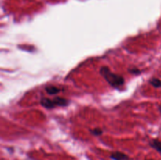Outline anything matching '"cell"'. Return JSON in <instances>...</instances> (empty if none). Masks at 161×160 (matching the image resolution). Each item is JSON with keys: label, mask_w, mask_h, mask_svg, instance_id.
<instances>
[{"label": "cell", "mask_w": 161, "mask_h": 160, "mask_svg": "<svg viewBox=\"0 0 161 160\" xmlns=\"http://www.w3.org/2000/svg\"><path fill=\"white\" fill-rule=\"evenodd\" d=\"M40 104L42 107L50 109L53 108L57 106V98H55L53 99H49V98H42L40 101Z\"/></svg>", "instance_id": "7a4b0ae2"}, {"label": "cell", "mask_w": 161, "mask_h": 160, "mask_svg": "<svg viewBox=\"0 0 161 160\" xmlns=\"http://www.w3.org/2000/svg\"><path fill=\"white\" fill-rule=\"evenodd\" d=\"M150 84L152 85V87H156V88H159L161 87V80L156 78H153V79H150Z\"/></svg>", "instance_id": "8992f818"}, {"label": "cell", "mask_w": 161, "mask_h": 160, "mask_svg": "<svg viewBox=\"0 0 161 160\" xmlns=\"http://www.w3.org/2000/svg\"><path fill=\"white\" fill-rule=\"evenodd\" d=\"M130 72L132 74H139L140 71L138 69H132V70H130Z\"/></svg>", "instance_id": "ba28073f"}, {"label": "cell", "mask_w": 161, "mask_h": 160, "mask_svg": "<svg viewBox=\"0 0 161 160\" xmlns=\"http://www.w3.org/2000/svg\"><path fill=\"white\" fill-rule=\"evenodd\" d=\"M110 158L112 160H130V158L126 154L119 152V151H115V152L112 153L110 155Z\"/></svg>", "instance_id": "3957f363"}, {"label": "cell", "mask_w": 161, "mask_h": 160, "mask_svg": "<svg viewBox=\"0 0 161 160\" xmlns=\"http://www.w3.org/2000/svg\"><path fill=\"white\" fill-rule=\"evenodd\" d=\"M150 146L161 155V141L159 140H152L150 142Z\"/></svg>", "instance_id": "5b68a950"}, {"label": "cell", "mask_w": 161, "mask_h": 160, "mask_svg": "<svg viewBox=\"0 0 161 160\" xmlns=\"http://www.w3.org/2000/svg\"><path fill=\"white\" fill-rule=\"evenodd\" d=\"M90 133L94 136H100L101 134H102V130L100 128H94L93 130H90Z\"/></svg>", "instance_id": "52a82bcc"}, {"label": "cell", "mask_w": 161, "mask_h": 160, "mask_svg": "<svg viewBox=\"0 0 161 160\" xmlns=\"http://www.w3.org/2000/svg\"><path fill=\"white\" fill-rule=\"evenodd\" d=\"M100 73L104 79L108 83L110 86L116 89H119L124 84V79L121 76L112 73L108 67H102L100 69Z\"/></svg>", "instance_id": "6da1fadb"}, {"label": "cell", "mask_w": 161, "mask_h": 160, "mask_svg": "<svg viewBox=\"0 0 161 160\" xmlns=\"http://www.w3.org/2000/svg\"><path fill=\"white\" fill-rule=\"evenodd\" d=\"M45 90L48 94H50V95H54V94H58L61 91L60 88L54 87V86H48L45 88Z\"/></svg>", "instance_id": "277c9868"}, {"label": "cell", "mask_w": 161, "mask_h": 160, "mask_svg": "<svg viewBox=\"0 0 161 160\" xmlns=\"http://www.w3.org/2000/svg\"><path fill=\"white\" fill-rule=\"evenodd\" d=\"M159 111L160 112V113H161V105L160 106H159Z\"/></svg>", "instance_id": "9c48e42d"}, {"label": "cell", "mask_w": 161, "mask_h": 160, "mask_svg": "<svg viewBox=\"0 0 161 160\" xmlns=\"http://www.w3.org/2000/svg\"><path fill=\"white\" fill-rule=\"evenodd\" d=\"M147 160H151V159H147Z\"/></svg>", "instance_id": "30bf717a"}]
</instances>
